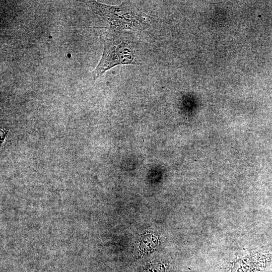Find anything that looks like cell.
<instances>
[{"label": "cell", "mask_w": 272, "mask_h": 272, "mask_svg": "<svg viewBox=\"0 0 272 272\" xmlns=\"http://www.w3.org/2000/svg\"><path fill=\"white\" fill-rule=\"evenodd\" d=\"M82 2L106 21L113 29H135L143 27L147 21V16L125 4L113 6L95 1Z\"/></svg>", "instance_id": "1"}, {"label": "cell", "mask_w": 272, "mask_h": 272, "mask_svg": "<svg viewBox=\"0 0 272 272\" xmlns=\"http://www.w3.org/2000/svg\"><path fill=\"white\" fill-rule=\"evenodd\" d=\"M133 63L134 54L130 46L110 35L107 36L102 56L92 71V77L96 80L116 65Z\"/></svg>", "instance_id": "2"}]
</instances>
